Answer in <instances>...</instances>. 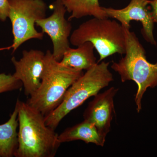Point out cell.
Returning <instances> with one entry per match:
<instances>
[{
  "instance_id": "1",
  "label": "cell",
  "mask_w": 157,
  "mask_h": 157,
  "mask_svg": "<svg viewBox=\"0 0 157 157\" xmlns=\"http://www.w3.org/2000/svg\"><path fill=\"white\" fill-rule=\"evenodd\" d=\"M18 147L16 157H53L61 143L55 130L46 125L41 113L17 100Z\"/></svg>"
},
{
  "instance_id": "2",
  "label": "cell",
  "mask_w": 157,
  "mask_h": 157,
  "mask_svg": "<svg viewBox=\"0 0 157 157\" xmlns=\"http://www.w3.org/2000/svg\"><path fill=\"white\" fill-rule=\"evenodd\" d=\"M83 73L62 64L47 50L41 84L27 103L44 117L48 115L61 104L68 89Z\"/></svg>"
},
{
  "instance_id": "3",
  "label": "cell",
  "mask_w": 157,
  "mask_h": 157,
  "mask_svg": "<svg viewBox=\"0 0 157 157\" xmlns=\"http://www.w3.org/2000/svg\"><path fill=\"white\" fill-rule=\"evenodd\" d=\"M124 29L125 56L117 63L113 62L111 68L119 74L122 82L132 80L137 84L135 102L137 112L139 113L141 110V100L146 90L157 86V63L152 64L147 60L145 50L135 33Z\"/></svg>"
},
{
  "instance_id": "4",
  "label": "cell",
  "mask_w": 157,
  "mask_h": 157,
  "mask_svg": "<svg viewBox=\"0 0 157 157\" xmlns=\"http://www.w3.org/2000/svg\"><path fill=\"white\" fill-rule=\"evenodd\" d=\"M109 64L103 61L98 63L77 79L68 89L61 104L45 117L46 125L55 130L68 113L108 86L113 80L108 69Z\"/></svg>"
},
{
  "instance_id": "5",
  "label": "cell",
  "mask_w": 157,
  "mask_h": 157,
  "mask_svg": "<svg viewBox=\"0 0 157 157\" xmlns=\"http://www.w3.org/2000/svg\"><path fill=\"white\" fill-rule=\"evenodd\" d=\"M70 44L74 46L89 42L99 54L100 63L107 57L126 52V39L122 26L114 20L94 17L82 23L70 35Z\"/></svg>"
},
{
  "instance_id": "6",
  "label": "cell",
  "mask_w": 157,
  "mask_h": 157,
  "mask_svg": "<svg viewBox=\"0 0 157 157\" xmlns=\"http://www.w3.org/2000/svg\"><path fill=\"white\" fill-rule=\"evenodd\" d=\"M9 17L13 35L12 53L32 39L42 40L44 33L37 31L36 21L46 17L47 4L43 0H9Z\"/></svg>"
},
{
  "instance_id": "7",
  "label": "cell",
  "mask_w": 157,
  "mask_h": 157,
  "mask_svg": "<svg viewBox=\"0 0 157 157\" xmlns=\"http://www.w3.org/2000/svg\"><path fill=\"white\" fill-rule=\"evenodd\" d=\"M53 13L36 21L42 33L50 37L53 45L54 58L60 62L64 54L70 48V38L72 26L70 21L65 18L67 9L62 0H56L52 4Z\"/></svg>"
},
{
  "instance_id": "8",
  "label": "cell",
  "mask_w": 157,
  "mask_h": 157,
  "mask_svg": "<svg viewBox=\"0 0 157 157\" xmlns=\"http://www.w3.org/2000/svg\"><path fill=\"white\" fill-rule=\"evenodd\" d=\"M149 0H131L128 6L122 9L102 7L108 18L117 20L124 29H130L132 20L142 24L141 33L145 40L156 45L153 35L154 22L149 9Z\"/></svg>"
},
{
  "instance_id": "9",
  "label": "cell",
  "mask_w": 157,
  "mask_h": 157,
  "mask_svg": "<svg viewBox=\"0 0 157 157\" xmlns=\"http://www.w3.org/2000/svg\"><path fill=\"white\" fill-rule=\"evenodd\" d=\"M45 57L42 51L31 49L23 51L22 57L19 60L14 56L11 59L15 69L13 76L22 82L26 96L33 95L41 84Z\"/></svg>"
},
{
  "instance_id": "10",
  "label": "cell",
  "mask_w": 157,
  "mask_h": 157,
  "mask_svg": "<svg viewBox=\"0 0 157 157\" xmlns=\"http://www.w3.org/2000/svg\"><path fill=\"white\" fill-rule=\"evenodd\" d=\"M118 89L114 87L98 93L91 101L83 114L84 120L93 124L98 132L106 137L115 113L114 98Z\"/></svg>"
},
{
  "instance_id": "11",
  "label": "cell",
  "mask_w": 157,
  "mask_h": 157,
  "mask_svg": "<svg viewBox=\"0 0 157 157\" xmlns=\"http://www.w3.org/2000/svg\"><path fill=\"white\" fill-rule=\"evenodd\" d=\"M94 48L92 43L89 42L78 45L76 48L70 47L59 62L67 67L86 71L98 63L94 54Z\"/></svg>"
},
{
  "instance_id": "12",
  "label": "cell",
  "mask_w": 157,
  "mask_h": 157,
  "mask_svg": "<svg viewBox=\"0 0 157 157\" xmlns=\"http://www.w3.org/2000/svg\"><path fill=\"white\" fill-rule=\"evenodd\" d=\"M58 140L61 144L81 140L87 144L93 143L98 146L103 147L106 141V137L99 133L93 124L84 120L80 123L66 129L58 135Z\"/></svg>"
},
{
  "instance_id": "13",
  "label": "cell",
  "mask_w": 157,
  "mask_h": 157,
  "mask_svg": "<svg viewBox=\"0 0 157 157\" xmlns=\"http://www.w3.org/2000/svg\"><path fill=\"white\" fill-rule=\"evenodd\" d=\"M18 109L15 104L10 118L0 125V157H12L18 147Z\"/></svg>"
},
{
  "instance_id": "14",
  "label": "cell",
  "mask_w": 157,
  "mask_h": 157,
  "mask_svg": "<svg viewBox=\"0 0 157 157\" xmlns=\"http://www.w3.org/2000/svg\"><path fill=\"white\" fill-rule=\"evenodd\" d=\"M67 11L71 14L69 20L90 16L100 18H108L100 6L99 0H62Z\"/></svg>"
},
{
  "instance_id": "15",
  "label": "cell",
  "mask_w": 157,
  "mask_h": 157,
  "mask_svg": "<svg viewBox=\"0 0 157 157\" xmlns=\"http://www.w3.org/2000/svg\"><path fill=\"white\" fill-rule=\"evenodd\" d=\"M22 83L13 75L0 73V94L19 89Z\"/></svg>"
},
{
  "instance_id": "16",
  "label": "cell",
  "mask_w": 157,
  "mask_h": 157,
  "mask_svg": "<svg viewBox=\"0 0 157 157\" xmlns=\"http://www.w3.org/2000/svg\"><path fill=\"white\" fill-rule=\"evenodd\" d=\"M10 11L9 0H0V20L5 22L9 17Z\"/></svg>"
},
{
  "instance_id": "17",
  "label": "cell",
  "mask_w": 157,
  "mask_h": 157,
  "mask_svg": "<svg viewBox=\"0 0 157 157\" xmlns=\"http://www.w3.org/2000/svg\"><path fill=\"white\" fill-rule=\"evenodd\" d=\"M149 5L151 7V14L154 22L157 23V0H149Z\"/></svg>"
}]
</instances>
